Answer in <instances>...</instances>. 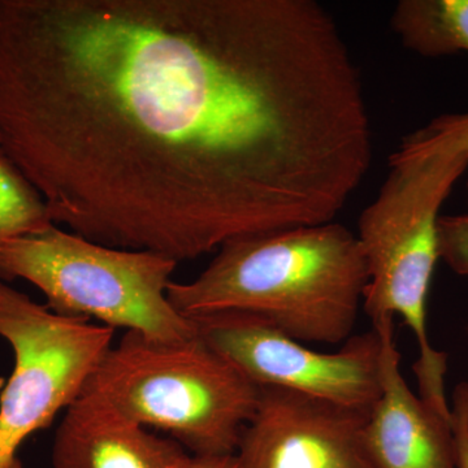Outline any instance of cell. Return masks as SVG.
<instances>
[{"mask_svg":"<svg viewBox=\"0 0 468 468\" xmlns=\"http://www.w3.org/2000/svg\"><path fill=\"white\" fill-rule=\"evenodd\" d=\"M7 468H24L23 462H21L20 460H18V458H16V460L12 462V463L9 464V466Z\"/></svg>","mask_w":468,"mask_h":468,"instance_id":"cell-17","label":"cell"},{"mask_svg":"<svg viewBox=\"0 0 468 468\" xmlns=\"http://www.w3.org/2000/svg\"><path fill=\"white\" fill-rule=\"evenodd\" d=\"M372 326L381 338V393L365 430L372 467L458 468L451 414L417 396L403 378L394 319Z\"/></svg>","mask_w":468,"mask_h":468,"instance_id":"cell-9","label":"cell"},{"mask_svg":"<svg viewBox=\"0 0 468 468\" xmlns=\"http://www.w3.org/2000/svg\"><path fill=\"white\" fill-rule=\"evenodd\" d=\"M192 455L233 454L261 387L199 337L162 343L125 334L85 389Z\"/></svg>","mask_w":468,"mask_h":468,"instance_id":"cell-4","label":"cell"},{"mask_svg":"<svg viewBox=\"0 0 468 468\" xmlns=\"http://www.w3.org/2000/svg\"><path fill=\"white\" fill-rule=\"evenodd\" d=\"M390 172L375 201L359 218L358 239L368 282L363 310L372 324L401 318L417 338L414 365L419 396L440 411L451 408L445 396L446 354L430 343L427 304L439 255L440 209L468 167V153L437 149L417 154L396 151Z\"/></svg>","mask_w":468,"mask_h":468,"instance_id":"cell-3","label":"cell"},{"mask_svg":"<svg viewBox=\"0 0 468 468\" xmlns=\"http://www.w3.org/2000/svg\"><path fill=\"white\" fill-rule=\"evenodd\" d=\"M180 443L151 432L84 390L64 411L52 443V468H183Z\"/></svg>","mask_w":468,"mask_h":468,"instance_id":"cell-10","label":"cell"},{"mask_svg":"<svg viewBox=\"0 0 468 468\" xmlns=\"http://www.w3.org/2000/svg\"><path fill=\"white\" fill-rule=\"evenodd\" d=\"M437 149L468 153V112L436 117L424 128L408 135L397 151L417 154Z\"/></svg>","mask_w":468,"mask_h":468,"instance_id":"cell-13","label":"cell"},{"mask_svg":"<svg viewBox=\"0 0 468 468\" xmlns=\"http://www.w3.org/2000/svg\"><path fill=\"white\" fill-rule=\"evenodd\" d=\"M54 224L42 194L0 149V246Z\"/></svg>","mask_w":468,"mask_h":468,"instance_id":"cell-12","label":"cell"},{"mask_svg":"<svg viewBox=\"0 0 468 468\" xmlns=\"http://www.w3.org/2000/svg\"><path fill=\"white\" fill-rule=\"evenodd\" d=\"M367 282L356 234L331 221L232 239L167 295L187 319L250 314L301 343L340 345L353 335Z\"/></svg>","mask_w":468,"mask_h":468,"instance_id":"cell-2","label":"cell"},{"mask_svg":"<svg viewBox=\"0 0 468 468\" xmlns=\"http://www.w3.org/2000/svg\"><path fill=\"white\" fill-rule=\"evenodd\" d=\"M197 335L261 388H279L371 411L381 393V338L372 326L323 353L243 313L192 319Z\"/></svg>","mask_w":468,"mask_h":468,"instance_id":"cell-7","label":"cell"},{"mask_svg":"<svg viewBox=\"0 0 468 468\" xmlns=\"http://www.w3.org/2000/svg\"><path fill=\"white\" fill-rule=\"evenodd\" d=\"M390 27L408 50L424 58L468 52V0H401Z\"/></svg>","mask_w":468,"mask_h":468,"instance_id":"cell-11","label":"cell"},{"mask_svg":"<svg viewBox=\"0 0 468 468\" xmlns=\"http://www.w3.org/2000/svg\"><path fill=\"white\" fill-rule=\"evenodd\" d=\"M115 329L58 315L0 282V337L14 351V371L0 394V468L27 437L50 426L84 392L112 347Z\"/></svg>","mask_w":468,"mask_h":468,"instance_id":"cell-6","label":"cell"},{"mask_svg":"<svg viewBox=\"0 0 468 468\" xmlns=\"http://www.w3.org/2000/svg\"><path fill=\"white\" fill-rule=\"evenodd\" d=\"M440 260L457 275L468 277V212L440 217L437 224Z\"/></svg>","mask_w":468,"mask_h":468,"instance_id":"cell-14","label":"cell"},{"mask_svg":"<svg viewBox=\"0 0 468 468\" xmlns=\"http://www.w3.org/2000/svg\"><path fill=\"white\" fill-rule=\"evenodd\" d=\"M0 149L57 226L177 263L335 221L374 153L315 0H0Z\"/></svg>","mask_w":468,"mask_h":468,"instance_id":"cell-1","label":"cell"},{"mask_svg":"<svg viewBox=\"0 0 468 468\" xmlns=\"http://www.w3.org/2000/svg\"><path fill=\"white\" fill-rule=\"evenodd\" d=\"M183 468H242L236 452L233 454L189 455Z\"/></svg>","mask_w":468,"mask_h":468,"instance_id":"cell-16","label":"cell"},{"mask_svg":"<svg viewBox=\"0 0 468 468\" xmlns=\"http://www.w3.org/2000/svg\"><path fill=\"white\" fill-rule=\"evenodd\" d=\"M451 423L458 468H468V381L458 384L452 393Z\"/></svg>","mask_w":468,"mask_h":468,"instance_id":"cell-15","label":"cell"},{"mask_svg":"<svg viewBox=\"0 0 468 468\" xmlns=\"http://www.w3.org/2000/svg\"><path fill=\"white\" fill-rule=\"evenodd\" d=\"M177 261L92 242L54 224L0 246V282L39 289L58 315L95 320L162 343L196 337L192 319L168 300Z\"/></svg>","mask_w":468,"mask_h":468,"instance_id":"cell-5","label":"cell"},{"mask_svg":"<svg viewBox=\"0 0 468 468\" xmlns=\"http://www.w3.org/2000/svg\"><path fill=\"white\" fill-rule=\"evenodd\" d=\"M368 414L292 390L261 388L236 454L242 468H374L365 443Z\"/></svg>","mask_w":468,"mask_h":468,"instance_id":"cell-8","label":"cell"}]
</instances>
